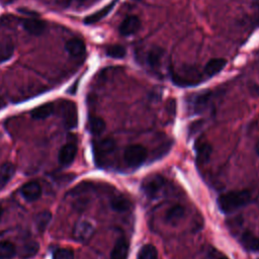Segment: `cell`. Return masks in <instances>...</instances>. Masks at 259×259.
Returning a JSON list of instances; mask_svg holds the SVG:
<instances>
[{
  "label": "cell",
  "instance_id": "obj_36",
  "mask_svg": "<svg viewBox=\"0 0 259 259\" xmlns=\"http://www.w3.org/2000/svg\"><path fill=\"white\" fill-rule=\"evenodd\" d=\"M0 106H1V100H0Z\"/></svg>",
  "mask_w": 259,
  "mask_h": 259
},
{
  "label": "cell",
  "instance_id": "obj_7",
  "mask_svg": "<svg viewBox=\"0 0 259 259\" xmlns=\"http://www.w3.org/2000/svg\"><path fill=\"white\" fill-rule=\"evenodd\" d=\"M61 116L66 127L73 128L77 125L78 113L76 104L72 101H64L61 104Z\"/></svg>",
  "mask_w": 259,
  "mask_h": 259
},
{
  "label": "cell",
  "instance_id": "obj_30",
  "mask_svg": "<svg viewBox=\"0 0 259 259\" xmlns=\"http://www.w3.org/2000/svg\"><path fill=\"white\" fill-rule=\"evenodd\" d=\"M15 255V246L10 242L0 243V259H10Z\"/></svg>",
  "mask_w": 259,
  "mask_h": 259
},
{
  "label": "cell",
  "instance_id": "obj_20",
  "mask_svg": "<svg viewBox=\"0 0 259 259\" xmlns=\"http://www.w3.org/2000/svg\"><path fill=\"white\" fill-rule=\"evenodd\" d=\"M54 112V104L49 102V103H44L34 109L31 110L30 115L33 119H45L52 115Z\"/></svg>",
  "mask_w": 259,
  "mask_h": 259
},
{
  "label": "cell",
  "instance_id": "obj_11",
  "mask_svg": "<svg viewBox=\"0 0 259 259\" xmlns=\"http://www.w3.org/2000/svg\"><path fill=\"white\" fill-rule=\"evenodd\" d=\"M195 152H196L197 163L202 165L209 160V157L212 152V148L206 141L199 139L195 144Z\"/></svg>",
  "mask_w": 259,
  "mask_h": 259
},
{
  "label": "cell",
  "instance_id": "obj_27",
  "mask_svg": "<svg viewBox=\"0 0 259 259\" xmlns=\"http://www.w3.org/2000/svg\"><path fill=\"white\" fill-rule=\"evenodd\" d=\"M14 53V46L11 40H5L0 45V63L6 62L11 59Z\"/></svg>",
  "mask_w": 259,
  "mask_h": 259
},
{
  "label": "cell",
  "instance_id": "obj_1",
  "mask_svg": "<svg viewBox=\"0 0 259 259\" xmlns=\"http://www.w3.org/2000/svg\"><path fill=\"white\" fill-rule=\"evenodd\" d=\"M251 200V194L247 190H236L229 191L221 194L218 197L219 208L225 212L230 213L236 209L246 205Z\"/></svg>",
  "mask_w": 259,
  "mask_h": 259
},
{
  "label": "cell",
  "instance_id": "obj_29",
  "mask_svg": "<svg viewBox=\"0 0 259 259\" xmlns=\"http://www.w3.org/2000/svg\"><path fill=\"white\" fill-rule=\"evenodd\" d=\"M105 53L108 57L110 58H113V59H122L125 54H126V51L125 49L120 46V45H111L109 47L106 48L105 50Z\"/></svg>",
  "mask_w": 259,
  "mask_h": 259
},
{
  "label": "cell",
  "instance_id": "obj_19",
  "mask_svg": "<svg viewBox=\"0 0 259 259\" xmlns=\"http://www.w3.org/2000/svg\"><path fill=\"white\" fill-rule=\"evenodd\" d=\"M226 64H227V61L224 59H221V58L212 59L206 63L203 73L205 74L206 77H212L218 73H220L225 68Z\"/></svg>",
  "mask_w": 259,
  "mask_h": 259
},
{
  "label": "cell",
  "instance_id": "obj_31",
  "mask_svg": "<svg viewBox=\"0 0 259 259\" xmlns=\"http://www.w3.org/2000/svg\"><path fill=\"white\" fill-rule=\"evenodd\" d=\"M53 259H74V252L69 248H61L54 252Z\"/></svg>",
  "mask_w": 259,
  "mask_h": 259
},
{
  "label": "cell",
  "instance_id": "obj_15",
  "mask_svg": "<svg viewBox=\"0 0 259 259\" xmlns=\"http://www.w3.org/2000/svg\"><path fill=\"white\" fill-rule=\"evenodd\" d=\"M241 245L250 252H259V237L255 236L251 232H244L240 237Z\"/></svg>",
  "mask_w": 259,
  "mask_h": 259
},
{
  "label": "cell",
  "instance_id": "obj_3",
  "mask_svg": "<svg viewBox=\"0 0 259 259\" xmlns=\"http://www.w3.org/2000/svg\"><path fill=\"white\" fill-rule=\"evenodd\" d=\"M147 158V151L141 145H128L123 152L124 162L128 167H140Z\"/></svg>",
  "mask_w": 259,
  "mask_h": 259
},
{
  "label": "cell",
  "instance_id": "obj_21",
  "mask_svg": "<svg viewBox=\"0 0 259 259\" xmlns=\"http://www.w3.org/2000/svg\"><path fill=\"white\" fill-rule=\"evenodd\" d=\"M15 173V166L12 163H5L0 168V190L10 181Z\"/></svg>",
  "mask_w": 259,
  "mask_h": 259
},
{
  "label": "cell",
  "instance_id": "obj_26",
  "mask_svg": "<svg viewBox=\"0 0 259 259\" xmlns=\"http://www.w3.org/2000/svg\"><path fill=\"white\" fill-rule=\"evenodd\" d=\"M88 130L92 135H100L105 130V122L101 117L92 116L88 120Z\"/></svg>",
  "mask_w": 259,
  "mask_h": 259
},
{
  "label": "cell",
  "instance_id": "obj_25",
  "mask_svg": "<svg viewBox=\"0 0 259 259\" xmlns=\"http://www.w3.org/2000/svg\"><path fill=\"white\" fill-rule=\"evenodd\" d=\"M137 259H158L156 247L152 244H145L140 248Z\"/></svg>",
  "mask_w": 259,
  "mask_h": 259
},
{
  "label": "cell",
  "instance_id": "obj_5",
  "mask_svg": "<svg viewBox=\"0 0 259 259\" xmlns=\"http://www.w3.org/2000/svg\"><path fill=\"white\" fill-rule=\"evenodd\" d=\"M172 81L178 86H193L202 81V77L198 71L189 68L181 72L172 73Z\"/></svg>",
  "mask_w": 259,
  "mask_h": 259
},
{
  "label": "cell",
  "instance_id": "obj_9",
  "mask_svg": "<svg viewBox=\"0 0 259 259\" xmlns=\"http://www.w3.org/2000/svg\"><path fill=\"white\" fill-rule=\"evenodd\" d=\"M130 243L124 237H119L110 253V259H127Z\"/></svg>",
  "mask_w": 259,
  "mask_h": 259
},
{
  "label": "cell",
  "instance_id": "obj_14",
  "mask_svg": "<svg viewBox=\"0 0 259 259\" xmlns=\"http://www.w3.org/2000/svg\"><path fill=\"white\" fill-rule=\"evenodd\" d=\"M185 215V207L181 204H174L165 211V221L169 224L175 225L180 222Z\"/></svg>",
  "mask_w": 259,
  "mask_h": 259
},
{
  "label": "cell",
  "instance_id": "obj_8",
  "mask_svg": "<svg viewBox=\"0 0 259 259\" xmlns=\"http://www.w3.org/2000/svg\"><path fill=\"white\" fill-rule=\"evenodd\" d=\"M141 27V20L135 16V15H130L126 18H124L120 25H119V33L121 35H132L136 33Z\"/></svg>",
  "mask_w": 259,
  "mask_h": 259
},
{
  "label": "cell",
  "instance_id": "obj_35",
  "mask_svg": "<svg viewBox=\"0 0 259 259\" xmlns=\"http://www.w3.org/2000/svg\"><path fill=\"white\" fill-rule=\"evenodd\" d=\"M75 1H77V2H83V1H85V0H75Z\"/></svg>",
  "mask_w": 259,
  "mask_h": 259
},
{
  "label": "cell",
  "instance_id": "obj_33",
  "mask_svg": "<svg viewBox=\"0 0 259 259\" xmlns=\"http://www.w3.org/2000/svg\"><path fill=\"white\" fill-rule=\"evenodd\" d=\"M218 259H229L228 257H226V256H222V257H219Z\"/></svg>",
  "mask_w": 259,
  "mask_h": 259
},
{
  "label": "cell",
  "instance_id": "obj_10",
  "mask_svg": "<svg viewBox=\"0 0 259 259\" xmlns=\"http://www.w3.org/2000/svg\"><path fill=\"white\" fill-rule=\"evenodd\" d=\"M20 193L27 201H34L41 195V187L37 182L29 181L22 185Z\"/></svg>",
  "mask_w": 259,
  "mask_h": 259
},
{
  "label": "cell",
  "instance_id": "obj_24",
  "mask_svg": "<svg viewBox=\"0 0 259 259\" xmlns=\"http://www.w3.org/2000/svg\"><path fill=\"white\" fill-rule=\"evenodd\" d=\"M39 249V245L36 242H28L24 244L19 250V257L22 259H28L33 257Z\"/></svg>",
  "mask_w": 259,
  "mask_h": 259
},
{
  "label": "cell",
  "instance_id": "obj_2",
  "mask_svg": "<svg viewBox=\"0 0 259 259\" xmlns=\"http://www.w3.org/2000/svg\"><path fill=\"white\" fill-rule=\"evenodd\" d=\"M165 184H166V179L162 175L154 174L144 179L141 185V189L148 198L153 199L158 196V194L164 188Z\"/></svg>",
  "mask_w": 259,
  "mask_h": 259
},
{
  "label": "cell",
  "instance_id": "obj_13",
  "mask_svg": "<svg viewBox=\"0 0 259 259\" xmlns=\"http://www.w3.org/2000/svg\"><path fill=\"white\" fill-rule=\"evenodd\" d=\"M22 27L32 35H40L47 28V24L45 21L35 19V18H28L22 21Z\"/></svg>",
  "mask_w": 259,
  "mask_h": 259
},
{
  "label": "cell",
  "instance_id": "obj_16",
  "mask_svg": "<svg viewBox=\"0 0 259 259\" xmlns=\"http://www.w3.org/2000/svg\"><path fill=\"white\" fill-rule=\"evenodd\" d=\"M65 48H66V51L69 53V55L72 57H81L84 55L86 51L84 41L77 37L69 39L66 42Z\"/></svg>",
  "mask_w": 259,
  "mask_h": 259
},
{
  "label": "cell",
  "instance_id": "obj_28",
  "mask_svg": "<svg viewBox=\"0 0 259 259\" xmlns=\"http://www.w3.org/2000/svg\"><path fill=\"white\" fill-rule=\"evenodd\" d=\"M52 220V213L49 210H44L39 212L35 219V225L39 232H44L49 226Z\"/></svg>",
  "mask_w": 259,
  "mask_h": 259
},
{
  "label": "cell",
  "instance_id": "obj_34",
  "mask_svg": "<svg viewBox=\"0 0 259 259\" xmlns=\"http://www.w3.org/2000/svg\"><path fill=\"white\" fill-rule=\"evenodd\" d=\"M1 214H2V208H1V206H0V218H1Z\"/></svg>",
  "mask_w": 259,
  "mask_h": 259
},
{
  "label": "cell",
  "instance_id": "obj_6",
  "mask_svg": "<svg viewBox=\"0 0 259 259\" xmlns=\"http://www.w3.org/2000/svg\"><path fill=\"white\" fill-rule=\"evenodd\" d=\"M94 231L95 229L91 222L87 220H81L76 223L73 229V237L80 243H86L92 238Z\"/></svg>",
  "mask_w": 259,
  "mask_h": 259
},
{
  "label": "cell",
  "instance_id": "obj_4",
  "mask_svg": "<svg viewBox=\"0 0 259 259\" xmlns=\"http://www.w3.org/2000/svg\"><path fill=\"white\" fill-rule=\"evenodd\" d=\"M94 157L96 164L102 166L106 164V160L111 156L115 150V142L112 139L106 138L94 144Z\"/></svg>",
  "mask_w": 259,
  "mask_h": 259
},
{
  "label": "cell",
  "instance_id": "obj_18",
  "mask_svg": "<svg viewBox=\"0 0 259 259\" xmlns=\"http://www.w3.org/2000/svg\"><path fill=\"white\" fill-rule=\"evenodd\" d=\"M116 2H117V0H113L112 2L107 4L106 6L102 7L100 10H98V11H96V12H94V13L88 15V16H86L85 19H84V23L85 24H93V23L98 22L99 20L104 18L112 10V8L116 4Z\"/></svg>",
  "mask_w": 259,
  "mask_h": 259
},
{
  "label": "cell",
  "instance_id": "obj_12",
  "mask_svg": "<svg viewBox=\"0 0 259 259\" xmlns=\"http://www.w3.org/2000/svg\"><path fill=\"white\" fill-rule=\"evenodd\" d=\"M76 154H77V147L75 144L70 143V144L63 146L58 155L60 164H62L64 166L71 164L74 161Z\"/></svg>",
  "mask_w": 259,
  "mask_h": 259
},
{
  "label": "cell",
  "instance_id": "obj_22",
  "mask_svg": "<svg viewBox=\"0 0 259 259\" xmlns=\"http://www.w3.org/2000/svg\"><path fill=\"white\" fill-rule=\"evenodd\" d=\"M209 99H210V92H203L196 95L192 100V108L196 113L203 111L207 107Z\"/></svg>",
  "mask_w": 259,
  "mask_h": 259
},
{
  "label": "cell",
  "instance_id": "obj_32",
  "mask_svg": "<svg viewBox=\"0 0 259 259\" xmlns=\"http://www.w3.org/2000/svg\"><path fill=\"white\" fill-rule=\"evenodd\" d=\"M255 150H256V153L259 155V142L256 144V147H255Z\"/></svg>",
  "mask_w": 259,
  "mask_h": 259
},
{
  "label": "cell",
  "instance_id": "obj_23",
  "mask_svg": "<svg viewBox=\"0 0 259 259\" xmlns=\"http://www.w3.org/2000/svg\"><path fill=\"white\" fill-rule=\"evenodd\" d=\"M110 205L116 211H127L132 207V202L128 198L122 195H117L110 200Z\"/></svg>",
  "mask_w": 259,
  "mask_h": 259
},
{
  "label": "cell",
  "instance_id": "obj_17",
  "mask_svg": "<svg viewBox=\"0 0 259 259\" xmlns=\"http://www.w3.org/2000/svg\"><path fill=\"white\" fill-rule=\"evenodd\" d=\"M164 54H165V51L160 47L151 48L149 50L148 54H147V57H146L148 65L152 69H157L161 64V61L164 57Z\"/></svg>",
  "mask_w": 259,
  "mask_h": 259
}]
</instances>
